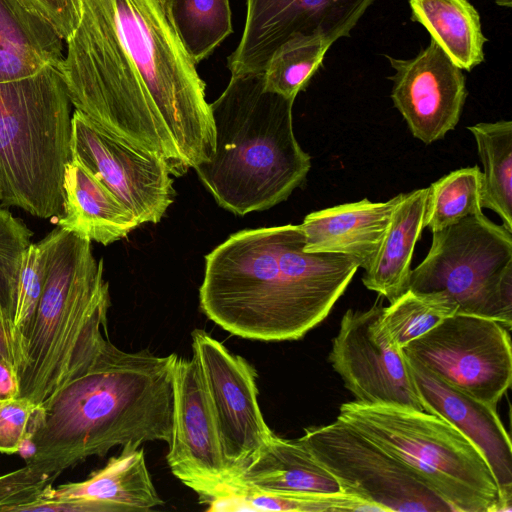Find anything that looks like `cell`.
<instances>
[{"instance_id":"cell-1","label":"cell","mask_w":512,"mask_h":512,"mask_svg":"<svg viewBox=\"0 0 512 512\" xmlns=\"http://www.w3.org/2000/svg\"><path fill=\"white\" fill-rule=\"evenodd\" d=\"M58 67L68 97L104 131L181 176L215 151L206 84L161 0H82Z\"/></svg>"},{"instance_id":"cell-2","label":"cell","mask_w":512,"mask_h":512,"mask_svg":"<svg viewBox=\"0 0 512 512\" xmlns=\"http://www.w3.org/2000/svg\"><path fill=\"white\" fill-rule=\"evenodd\" d=\"M300 225L245 229L205 256L200 307L232 335L298 340L320 324L346 291L358 264L303 250Z\"/></svg>"},{"instance_id":"cell-3","label":"cell","mask_w":512,"mask_h":512,"mask_svg":"<svg viewBox=\"0 0 512 512\" xmlns=\"http://www.w3.org/2000/svg\"><path fill=\"white\" fill-rule=\"evenodd\" d=\"M177 357L123 351L108 339L85 372L42 407L27 461L57 477L114 446L169 444Z\"/></svg>"},{"instance_id":"cell-4","label":"cell","mask_w":512,"mask_h":512,"mask_svg":"<svg viewBox=\"0 0 512 512\" xmlns=\"http://www.w3.org/2000/svg\"><path fill=\"white\" fill-rule=\"evenodd\" d=\"M294 100L267 90L263 73H246L231 75L210 104L215 151L194 169L219 206L237 215L263 211L306 180L311 157L294 135Z\"/></svg>"},{"instance_id":"cell-5","label":"cell","mask_w":512,"mask_h":512,"mask_svg":"<svg viewBox=\"0 0 512 512\" xmlns=\"http://www.w3.org/2000/svg\"><path fill=\"white\" fill-rule=\"evenodd\" d=\"M42 295L26 334L20 397L42 408L85 372L106 341L110 306L103 260L91 241L60 227L49 234Z\"/></svg>"},{"instance_id":"cell-6","label":"cell","mask_w":512,"mask_h":512,"mask_svg":"<svg viewBox=\"0 0 512 512\" xmlns=\"http://www.w3.org/2000/svg\"><path fill=\"white\" fill-rule=\"evenodd\" d=\"M71 102L58 67L0 83V203L42 218L63 213Z\"/></svg>"},{"instance_id":"cell-7","label":"cell","mask_w":512,"mask_h":512,"mask_svg":"<svg viewBox=\"0 0 512 512\" xmlns=\"http://www.w3.org/2000/svg\"><path fill=\"white\" fill-rule=\"evenodd\" d=\"M337 419L412 469L452 512H501L483 454L443 418L401 405L352 401L340 406Z\"/></svg>"},{"instance_id":"cell-8","label":"cell","mask_w":512,"mask_h":512,"mask_svg":"<svg viewBox=\"0 0 512 512\" xmlns=\"http://www.w3.org/2000/svg\"><path fill=\"white\" fill-rule=\"evenodd\" d=\"M408 290L450 316L467 314L512 326V232L483 213L432 233Z\"/></svg>"},{"instance_id":"cell-9","label":"cell","mask_w":512,"mask_h":512,"mask_svg":"<svg viewBox=\"0 0 512 512\" xmlns=\"http://www.w3.org/2000/svg\"><path fill=\"white\" fill-rule=\"evenodd\" d=\"M297 440L335 478L341 492L379 511L452 512L412 469L337 418L306 428Z\"/></svg>"},{"instance_id":"cell-10","label":"cell","mask_w":512,"mask_h":512,"mask_svg":"<svg viewBox=\"0 0 512 512\" xmlns=\"http://www.w3.org/2000/svg\"><path fill=\"white\" fill-rule=\"evenodd\" d=\"M402 352L449 386L495 408L511 385L509 329L489 318L446 317Z\"/></svg>"},{"instance_id":"cell-11","label":"cell","mask_w":512,"mask_h":512,"mask_svg":"<svg viewBox=\"0 0 512 512\" xmlns=\"http://www.w3.org/2000/svg\"><path fill=\"white\" fill-rule=\"evenodd\" d=\"M191 336L193 357L203 378L232 480L273 435L258 404L256 372L243 357L231 353L204 330L195 329Z\"/></svg>"},{"instance_id":"cell-12","label":"cell","mask_w":512,"mask_h":512,"mask_svg":"<svg viewBox=\"0 0 512 512\" xmlns=\"http://www.w3.org/2000/svg\"><path fill=\"white\" fill-rule=\"evenodd\" d=\"M70 154L139 225L158 223L173 202L171 171L163 158L104 131L78 110L71 118Z\"/></svg>"},{"instance_id":"cell-13","label":"cell","mask_w":512,"mask_h":512,"mask_svg":"<svg viewBox=\"0 0 512 512\" xmlns=\"http://www.w3.org/2000/svg\"><path fill=\"white\" fill-rule=\"evenodd\" d=\"M383 308L377 302L366 310H347L328 359L356 402L423 411L402 349L382 322Z\"/></svg>"},{"instance_id":"cell-14","label":"cell","mask_w":512,"mask_h":512,"mask_svg":"<svg viewBox=\"0 0 512 512\" xmlns=\"http://www.w3.org/2000/svg\"><path fill=\"white\" fill-rule=\"evenodd\" d=\"M374 0H246V19L227 58L231 75L263 73L274 51L298 35H318L331 45L350 35Z\"/></svg>"},{"instance_id":"cell-15","label":"cell","mask_w":512,"mask_h":512,"mask_svg":"<svg viewBox=\"0 0 512 512\" xmlns=\"http://www.w3.org/2000/svg\"><path fill=\"white\" fill-rule=\"evenodd\" d=\"M172 433L166 456L171 472L202 503L231 478L196 359L177 357L174 365Z\"/></svg>"},{"instance_id":"cell-16","label":"cell","mask_w":512,"mask_h":512,"mask_svg":"<svg viewBox=\"0 0 512 512\" xmlns=\"http://www.w3.org/2000/svg\"><path fill=\"white\" fill-rule=\"evenodd\" d=\"M386 58L395 70L391 98L412 135L425 144L443 139L457 126L467 97L462 69L432 38L411 59Z\"/></svg>"},{"instance_id":"cell-17","label":"cell","mask_w":512,"mask_h":512,"mask_svg":"<svg viewBox=\"0 0 512 512\" xmlns=\"http://www.w3.org/2000/svg\"><path fill=\"white\" fill-rule=\"evenodd\" d=\"M406 360L423 411L452 424L481 451L498 486L501 512H510L512 444L496 408L454 389L424 367Z\"/></svg>"},{"instance_id":"cell-18","label":"cell","mask_w":512,"mask_h":512,"mask_svg":"<svg viewBox=\"0 0 512 512\" xmlns=\"http://www.w3.org/2000/svg\"><path fill=\"white\" fill-rule=\"evenodd\" d=\"M164 502L151 480L143 449L126 445L86 480L51 486L28 511H149Z\"/></svg>"},{"instance_id":"cell-19","label":"cell","mask_w":512,"mask_h":512,"mask_svg":"<svg viewBox=\"0 0 512 512\" xmlns=\"http://www.w3.org/2000/svg\"><path fill=\"white\" fill-rule=\"evenodd\" d=\"M401 197L402 193L385 202L365 198L309 213L300 224L305 239L303 250L344 255L366 270Z\"/></svg>"},{"instance_id":"cell-20","label":"cell","mask_w":512,"mask_h":512,"mask_svg":"<svg viewBox=\"0 0 512 512\" xmlns=\"http://www.w3.org/2000/svg\"><path fill=\"white\" fill-rule=\"evenodd\" d=\"M63 191V213L57 218V227L106 246L139 226L124 203L73 159L65 167Z\"/></svg>"},{"instance_id":"cell-21","label":"cell","mask_w":512,"mask_h":512,"mask_svg":"<svg viewBox=\"0 0 512 512\" xmlns=\"http://www.w3.org/2000/svg\"><path fill=\"white\" fill-rule=\"evenodd\" d=\"M63 39L27 0H0V83L59 67Z\"/></svg>"},{"instance_id":"cell-22","label":"cell","mask_w":512,"mask_h":512,"mask_svg":"<svg viewBox=\"0 0 512 512\" xmlns=\"http://www.w3.org/2000/svg\"><path fill=\"white\" fill-rule=\"evenodd\" d=\"M428 187L402 193L379 249L364 270V286L389 303L408 290L414 248L424 227Z\"/></svg>"},{"instance_id":"cell-23","label":"cell","mask_w":512,"mask_h":512,"mask_svg":"<svg viewBox=\"0 0 512 512\" xmlns=\"http://www.w3.org/2000/svg\"><path fill=\"white\" fill-rule=\"evenodd\" d=\"M232 480L279 493L341 492L335 478L297 439H283L274 433Z\"/></svg>"},{"instance_id":"cell-24","label":"cell","mask_w":512,"mask_h":512,"mask_svg":"<svg viewBox=\"0 0 512 512\" xmlns=\"http://www.w3.org/2000/svg\"><path fill=\"white\" fill-rule=\"evenodd\" d=\"M411 19L423 25L450 59L471 71L484 60L487 38L468 0H409Z\"/></svg>"},{"instance_id":"cell-25","label":"cell","mask_w":512,"mask_h":512,"mask_svg":"<svg viewBox=\"0 0 512 512\" xmlns=\"http://www.w3.org/2000/svg\"><path fill=\"white\" fill-rule=\"evenodd\" d=\"M209 511H378L347 493H279L232 480L209 497Z\"/></svg>"},{"instance_id":"cell-26","label":"cell","mask_w":512,"mask_h":512,"mask_svg":"<svg viewBox=\"0 0 512 512\" xmlns=\"http://www.w3.org/2000/svg\"><path fill=\"white\" fill-rule=\"evenodd\" d=\"M467 129L483 165L481 207L495 212L512 232V122H482Z\"/></svg>"},{"instance_id":"cell-27","label":"cell","mask_w":512,"mask_h":512,"mask_svg":"<svg viewBox=\"0 0 512 512\" xmlns=\"http://www.w3.org/2000/svg\"><path fill=\"white\" fill-rule=\"evenodd\" d=\"M167 13L196 64L233 32L229 0H170Z\"/></svg>"},{"instance_id":"cell-28","label":"cell","mask_w":512,"mask_h":512,"mask_svg":"<svg viewBox=\"0 0 512 512\" xmlns=\"http://www.w3.org/2000/svg\"><path fill=\"white\" fill-rule=\"evenodd\" d=\"M482 171L478 166L460 168L428 187L424 227L431 233L482 213Z\"/></svg>"},{"instance_id":"cell-29","label":"cell","mask_w":512,"mask_h":512,"mask_svg":"<svg viewBox=\"0 0 512 512\" xmlns=\"http://www.w3.org/2000/svg\"><path fill=\"white\" fill-rule=\"evenodd\" d=\"M331 44L318 35H298L281 44L264 69L267 90L295 99L321 66Z\"/></svg>"},{"instance_id":"cell-30","label":"cell","mask_w":512,"mask_h":512,"mask_svg":"<svg viewBox=\"0 0 512 512\" xmlns=\"http://www.w3.org/2000/svg\"><path fill=\"white\" fill-rule=\"evenodd\" d=\"M32 235L20 218L0 205V311L12 321L21 265Z\"/></svg>"},{"instance_id":"cell-31","label":"cell","mask_w":512,"mask_h":512,"mask_svg":"<svg viewBox=\"0 0 512 512\" xmlns=\"http://www.w3.org/2000/svg\"><path fill=\"white\" fill-rule=\"evenodd\" d=\"M449 316L436 304L407 290L383 308L382 322L392 341L402 349Z\"/></svg>"},{"instance_id":"cell-32","label":"cell","mask_w":512,"mask_h":512,"mask_svg":"<svg viewBox=\"0 0 512 512\" xmlns=\"http://www.w3.org/2000/svg\"><path fill=\"white\" fill-rule=\"evenodd\" d=\"M48 247L47 234L41 241L30 244L21 265L13 322L25 340L45 285Z\"/></svg>"},{"instance_id":"cell-33","label":"cell","mask_w":512,"mask_h":512,"mask_svg":"<svg viewBox=\"0 0 512 512\" xmlns=\"http://www.w3.org/2000/svg\"><path fill=\"white\" fill-rule=\"evenodd\" d=\"M56 476L35 462L0 476V511H28L41 501Z\"/></svg>"},{"instance_id":"cell-34","label":"cell","mask_w":512,"mask_h":512,"mask_svg":"<svg viewBox=\"0 0 512 512\" xmlns=\"http://www.w3.org/2000/svg\"><path fill=\"white\" fill-rule=\"evenodd\" d=\"M41 408L25 397L0 402V452H19L38 425Z\"/></svg>"},{"instance_id":"cell-35","label":"cell","mask_w":512,"mask_h":512,"mask_svg":"<svg viewBox=\"0 0 512 512\" xmlns=\"http://www.w3.org/2000/svg\"><path fill=\"white\" fill-rule=\"evenodd\" d=\"M66 42L79 25L82 0H27Z\"/></svg>"},{"instance_id":"cell-36","label":"cell","mask_w":512,"mask_h":512,"mask_svg":"<svg viewBox=\"0 0 512 512\" xmlns=\"http://www.w3.org/2000/svg\"><path fill=\"white\" fill-rule=\"evenodd\" d=\"M0 358L13 364L18 374L25 366L26 340L12 320L0 311Z\"/></svg>"},{"instance_id":"cell-37","label":"cell","mask_w":512,"mask_h":512,"mask_svg":"<svg viewBox=\"0 0 512 512\" xmlns=\"http://www.w3.org/2000/svg\"><path fill=\"white\" fill-rule=\"evenodd\" d=\"M20 385L16 367L0 358V402L19 397Z\"/></svg>"},{"instance_id":"cell-38","label":"cell","mask_w":512,"mask_h":512,"mask_svg":"<svg viewBox=\"0 0 512 512\" xmlns=\"http://www.w3.org/2000/svg\"><path fill=\"white\" fill-rule=\"evenodd\" d=\"M494 2L501 7L511 8L512 0H494Z\"/></svg>"},{"instance_id":"cell-39","label":"cell","mask_w":512,"mask_h":512,"mask_svg":"<svg viewBox=\"0 0 512 512\" xmlns=\"http://www.w3.org/2000/svg\"><path fill=\"white\" fill-rule=\"evenodd\" d=\"M161 1L163 2L164 6H165V8L167 10V7H168V4H169L170 0H161Z\"/></svg>"}]
</instances>
